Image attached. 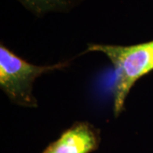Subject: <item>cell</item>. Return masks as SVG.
<instances>
[{
    "instance_id": "cell-3",
    "label": "cell",
    "mask_w": 153,
    "mask_h": 153,
    "mask_svg": "<svg viewBox=\"0 0 153 153\" xmlns=\"http://www.w3.org/2000/svg\"><path fill=\"white\" fill-rule=\"evenodd\" d=\"M100 143V132L88 122H77L50 143L42 153H92Z\"/></svg>"
},
{
    "instance_id": "cell-2",
    "label": "cell",
    "mask_w": 153,
    "mask_h": 153,
    "mask_svg": "<svg viewBox=\"0 0 153 153\" xmlns=\"http://www.w3.org/2000/svg\"><path fill=\"white\" fill-rule=\"evenodd\" d=\"M67 66L68 62L36 66L23 60L1 44L0 88L13 103L25 107H37L38 101L33 94L35 80L44 73L60 70Z\"/></svg>"
},
{
    "instance_id": "cell-1",
    "label": "cell",
    "mask_w": 153,
    "mask_h": 153,
    "mask_svg": "<svg viewBox=\"0 0 153 153\" xmlns=\"http://www.w3.org/2000/svg\"><path fill=\"white\" fill-rule=\"evenodd\" d=\"M86 52L104 54L114 67L113 112L115 117L119 116L135 82L153 70V40L128 46L89 44Z\"/></svg>"
},
{
    "instance_id": "cell-4",
    "label": "cell",
    "mask_w": 153,
    "mask_h": 153,
    "mask_svg": "<svg viewBox=\"0 0 153 153\" xmlns=\"http://www.w3.org/2000/svg\"><path fill=\"white\" fill-rule=\"evenodd\" d=\"M37 16L50 12H69L85 0H17Z\"/></svg>"
}]
</instances>
